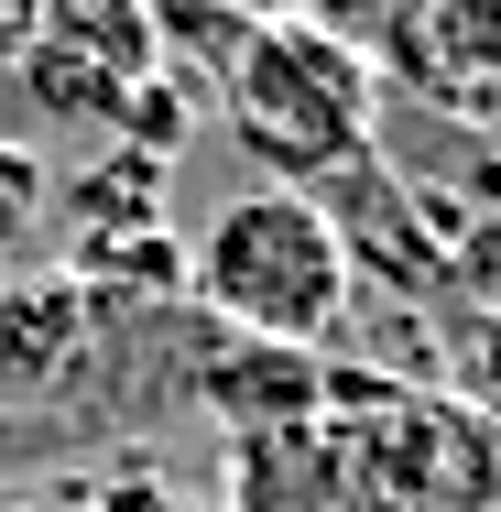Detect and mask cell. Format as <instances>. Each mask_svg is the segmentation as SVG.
Instances as JSON below:
<instances>
[{
	"label": "cell",
	"mask_w": 501,
	"mask_h": 512,
	"mask_svg": "<svg viewBox=\"0 0 501 512\" xmlns=\"http://www.w3.org/2000/svg\"><path fill=\"white\" fill-rule=\"evenodd\" d=\"M218 512H349V480H338V436H327V414L240 425V436H229V491H218Z\"/></svg>",
	"instance_id": "4"
},
{
	"label": "cell",
	"mask_w": 501,
	"mask_h": 512,
	"mask_svg": "<svg viewBox=\"0 0 501 512\" xmlns=\"http://www.w3.org/2000/svg\"><path fill=\"white\" fill-rule=\"evenodd\" d=\"M109 131H120L131 153H153V164H175V153H186V131H197V109H186V88H175V77L153 66V77H142L131 99L109 109Z\"/></svg>",
	"instance_id": "7"
},
{
	"label": "cell",
	"mask_w": 501,
	"mask_h": 512,
	"mask_svg": "<svg viewBox=\"0 0 501 512\" xmlns=\"http://www.w3.org/2000/svg\"><path fill=\"white\" fill-rule=\"evenodd\" d=\"M99 491V512H207V502H186L164 469H109V480H88Z\"/></svg>",
	"instance_id": "10"
},
{
	"label": "cell",
	"mask_w": 501,
	"mask_h": 512,
	"mask_svg": "<svg viewBox=\"0 0 501 512\" xmlns=\"http://www.w3.org/2000/svg\"><path fill=\"white\" fill-rule=\"evenodd\" d=\"M44 207H55V175H44V153L0 142V284H11V262H22V229H44Z\"/></svg>",
	"instance_id": "8"
},
{
	"label": "cell",
	"mask_w": 501,
	"mask_h": 512,
	"mask_svg": "<svg viewBox=\"0 0 501 512\" xmlns=\"http://www.w3.org/2000/svg\"><path fill=\"white\" fill-rule=\"evenodd\" d=\"M447 295L458 306H501V207H469L447 229Z\"/></svg>",
	"instance_id": "9"
},
{
	"label": "cell",
	"mask_w": 501,
	"mask_h": 512,
	"mask_svg": "<svg viewBox=\"0 0 501 512\" xmlns=\"http://www.w3.org/2000/svg\"><path fill=\"white\" fill-rule=\"evenodd\" d=\"M11 512H99V491H88V480H44L33 502H11Z\"/></svg>",
	"instance_id": "12"
},
{
	"label": "cell",
	"mask_w": 501,
	"mask_h": 512,
	"mask_svg": "<svg viewBox=\"0 0 501 512\" xmlns=\"http://www.w3.org/2000/svg\"><path fill=\"white\" fill-rule=\"evenodd\" d=\"M164 66V11L153 0H44V33L22 55L44 120H109Z\"/></svg>",
	"instance_id": "3"
},
{
	"label": "cell",
	"mask_w": 501,
	"mask_h": 512,
	"mask_svg": "<svg viewBox=\"0 0 501 512\" xmlns=\"http://www.w3.org/2000/svg\"><path fill=\"white\" fill-rule=\"evenodd\" d=\"M393 55H403L414 88L480 99V88H501V0H403L393 11Z\"/></svg>",
	"instance_id": "5"
},
{
	"label": "cell",
	"mask_w": 501,
	"mask_h": 512,
	"mask_svg": "<svg viewBox=\"0 0 501 512\" xmlns=\"http://www.w3.org/2000/svg\"><path fill=\"white\" fill-rule=\"evenodd\" d=\"M186 295H197V316H218L229 338H262V349H305V360H316V349L349 327L360 273H349L338 218L305 197V186H240V197H218V218L186 240Z\"/></svg>",
	"instance_id": "1"
},
{
	"label": "cell",
	"mask_w": 501,
	"mask_h": 512,
	"mask_svg": "<svg viewBox=\"0 0 501 512\" xmlns=\"http://www.w3.org/2000/svg\"><path fill=\"white\" fill-rule=\"evenodd\" d=\"M436 393L501 436V306H458L447 316V349H436Z\"/></svg>",
	"instance_id": "6"
},
{
	"label": "cell",
	"mask_w": 501,
	"mask_h": 512,
	"mask_svg": "<svg viewBox=\"0 0 501 512\" xmlns=\"http://www.w3.org/2000/svg\"><path fill=\"white\" fill-rule=\"evenodd\" d=\"M33 33H44V0H0V66H22Z\"/></svg>",
	"instance_id": "11"
},
{
	"label": "cell",
	"mask_w": 501,
	"mask_h": 512,
	"mask_svg": "<svg viewBox=\"0 0 501 512\" xmlns=\"http://www.w3.org/2000/svg\"><path fill=\"white\" fill-rule=\"evenodd\" d=\"M229 120L240 142L273 164V186H327L349 164H371V131H382V66L349 44V33H316V22H251V44L229 55Z\"/></svg>",
	"instance_id": "2"
}]
</instances>
